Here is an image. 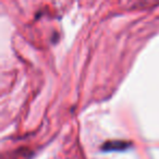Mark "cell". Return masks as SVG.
Masks as SVG:
<instances>
[{"instance_id": "6da1fadb", "label": "cell", "mask_w": 159, "mask_h": 159, "mask_svg": "<svg viewBox=\"0 0 159 159\" xmlns=\"http://www.w3.org/2000/svg\"><path fill=\"white\" fill-rule=\"evenodd\" d=\"M131 143L125 141H108L102 146V149L105 152H117V150L128 149Z\"/></svg>"}]
</instances>
